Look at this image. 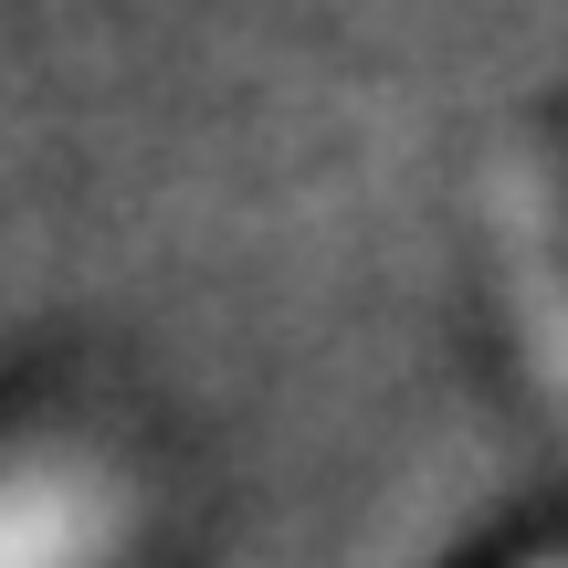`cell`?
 Listing matches in <instances>:
<instances>
[{"label": "cell", "mask_w": 568, "mask_h": 568, "mask_svg": "<svg viewBox=\"0 0 568 568\" xmlns=\"http://www.w3.org/2000/svg\"><path fill=\"white\" fill-rule=\"evenodd\" d=\"M126 485L95 453H11L0 464V568H116Z\"/></svg>", "instance_id": "obj_1"}, {"label": "cell", "mask_w": 568, "mask_h": 568, "mask_svg": "<svg viewBox=\"0 0 568 568\" xmlns=\"http://www.w3.org/2000/svg\"><path fill=\"white\" fill-rule=\"evenodd\" d=\"M527 568H548V558H527Z\"/></svg>", "instance_id": "obj_2"}]
</instances>
